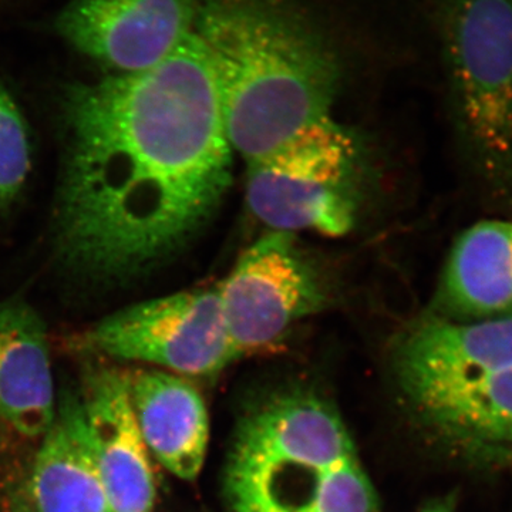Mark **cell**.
Here are the masks:
<instances>
[{
	"label": "cell",
	"mask_w": 512,
	"mask_h": 512,
	"mask_svg": "<svg viewBox=\"0 0 512 512\" xmlns=\"http://www.w3.org/2000/svg\"><path fill=\"white\" fill-rule=\"evenodd\" d=\"M57 249L96 281L167 258L210 220L232 181V150L207 50L192 32L141 72L72 86Z\"/></svg>",
	"instance_id": "obj_1"
},
{
	"label": "cell",
	"mask_w": 512,
	"mask_h": 512,
	"mask_svg": "<svg viewBox=\"0 0 512 512\" xmlns=\"http://www.w3.org/2000/svg\"><path fill=\"white\" fill-rule=\"evenodd\" d=\"M232 150L251 164L328 119L340 63L299 0H197Z\"/></svg>",
	"instance_id": "obj_2"
},
{
	"label": "cell",
	"mask_w": 512,
	"mask_h": 512,
	"mask_svg": "<svg viewBox=\"0 0 512 512\" xmlns=\"http://www.w3.org/2000/svg\"><path fill=\"white\" fill-rule=\"evenodd\" d=\"M231 512H377L372 481L338 410L278 394L239 423L225 467Z\"/></svg>",
	"instance_id": "obj_3"
},
{
	"label": "cell",
	"mask_w": 512,
	"mask_h": 512,
	"mask_svg": "<svg viewBox=\"0 0 512 512\" xmlns=\"http://www.w3.org/2000/svg\"><path fill=\"white\" fill-rule=\"evenodd\" d=\"M461 137L490 204L512 212V0H440Z\"/></svg>",
	"instance_id": "obj_4"
},
{
	"label": "cell",
	"mask_w": 512,
	"mask_h": 512,
	"mask_svg": "<svg viewBox=\"0 0 512 512\" xmlns=\"http://www.w3.org/2000/svg\"><path fill=\"white\" fill-rule=\"evenodd\" d=\"M355 140L332 117L247 164L249 210L272 231L348 234L357 201Z\"/></svg>",
	"instance_id": "obj_5"
},
{
	"label": "cell",
	"mask_w": 512,
	"mask_h": 512,
	"mask_svg": "<svg viewBox=\"0 0 512 512\" xmlns=\"http://www.w3.org/2000/svg\"><path fill=\"white\" fill-rule=\"evenodd\" d=\"M110 359L185 377L218 375L237 362L217 285L136 303L101 319L79 340Z\"/></svg>",
	"instance_id": "obj_6"
},
{
	"label": "cell",
	"mask_w": 512,
	"mask_h": 512,
	"mask_svg": "<svg viewBox=\"0 0 512 512\" xmlns=\"http://www.w3.org/2000/svg\"><path fill=\"white\" fill-rule=\"evenodd\" d=\"M217 289L238 359L274 349L296 323L328 303L319 272L295 234L284 231L256 239Z\"/></svg>",
	"instance_id": "obj_7"
},
{
	"label": "cell",
	"mask_w": 512,
	"mask_h": 512,
	"mask_svg": "<svg viewBox=\"0 0 512 512\" xmlns=\"http://www.w3.org/2000/svg\"><path fill=\"white\" fill-rule=\"evenodd\" d=\"M197 0H70L56 19L67 45L116 74L156 66L194 32Z\"/></svg>",
	"instance_id": "obj_8"
},
{
	"label": "cell",
	"mask_w": 512,
	"mask_h": 512,
	"mask_svg": "<svg viewBox=\"0 0 512 512\" xmlns=\"http://www.w3.org/2000/svg\"><path fill=\"white\" fill-rule=\"evenodd\" d=\"M404 399L470 386L512 370V315L454 322L431 315L407 330L394 352Z\"/></svg>",
	"instance_id": "obj_9"
},
{
	"label": "cell",
	"mask_w": 512,
	"mask_h": 512,
	"mask_svg": "<svg viewBox=\"0 0 512 512\" xmlns=\"http://www.w3.org/2000/svg\"><path fill=\"white\" fill-rule=\"evenodd\" d=\"M80 399L113 512H153L156 480L131 409L126 370H87Z\"/></svg>",
	"instance_id": "obj_10"
},
{
	"label": "cell",
	"mask_w": 512,
	"mask_h": 512,
	"mask_svg": "<svg viewBox=\"0 0 512 512\" xmlns=\"http://www.w3.org/2000/svg\"><path fill=\"white\" fill-rule=\"evenodd\" d=\"M406 402L421 427L454 456L488 470L512 468V370Z\"/></svg>",
	"instance_id": "obj_11"
},
{
	"label": "cell",
	"mask_w": 512,
	"mask_h": 512,
	"mask_svg": "<svg viewBox=\"0 0 512 512\" xmlns=\"http://www.w3.org/2000/svg\"><path fill=\"white\" fill-rule=\"evenodd\" d=\"M128 396L150 456L181 480L200 476L210 419L200 392L185 377L160 369L126 370Z\"/></svg>",
	"instance_id": "obj_12"
},
{
	"label": "cell",
	"mask_w": 512,
	"mask_h": 512,
	"mask_svg": "<svg viewBox=\"0 0 512 512\" xmlns=\"http://www.w3.org/2000/svg\"><path fill=\"white\" fill-rule=\"evenodd\" d=\"M35 512H113L80 394L64 389L28 484Z\"/></svg>",
	"instance_id": "obj_13"
},
{
	"label": "cell",
	"mask_w": 512,
	"mask_h": 512,
	"mask_svg": "<svg viewBox=\"0 0 512 512\" xmlns=\"http://www.w3.org/2000/svg\"><path fill=\"white\" fill-rule=\"evenodd\" d=\"M56 403L45 323L23 299H0V423L42 439Z\"/></svg>",
	"instance_id": "obj_14"
},
{
	"label": "cell",
	"mask_w": 512,
	"mask_h": 512,
	"mask_svg": "<svg viewBox=\"0 0 512 512\" xmlns=\"http://www.w3.org/2000/svg\"><path fill=\"white\" fill-rule=\"evenodd\" d=\"M433 315L454 322L512 315V218L478 221L458 235Z\"/></svg>",
	"instance_id": "obj_15"
},
{
	"label": "cell",
	"mask_w": 512,
	"mask_h": 512,
	"mask_svg": "<svg viewBox=\"0 0 512 512\" xmlns=\"http://www.w3.org/2000/svg\"><path fill=\"white\" fill-rule=\"evenodd\" d=\"M30 151L25 119L15 99L0 84V212L8 210L28 181Z\"/></svg>",
	"instance_id": "obj_16"
},
{
	"label": "cell",
	"mask_w": 512,
	"mask_h": 512,
	"mask_svg": "<svg viewBox=\"0 0 512 512\" xmlns=\"http://www.w3.org/2000/svg\"><path fill=\"white\" fill-rule=\"evenodd\" d=\"M2 512H35L30 505L28 493L25 491H15L6 501Z\"/></svg>",
	"instance_id": "obj_17"
},
{
	"label": "cell",
	"mask_w": 512,
	"mask_h": 512,
	"mask_svg": "<svg viewBox=\"0 0 512 512\" xmlns=\"http://www.w3.org/2000/svg\"><path fill=\"white\" fill-rule=\"evenodd\" d=\"M423 512H453V510L446 504H434Z\"/></svg>",
	"instance_id": "obj_18"
},
{
	"label": "cell",
	"mask_w": 512,
	"mask_h": 512,
	"mask_svg": "<svg viewBox=\"0 0 512 512\" xmlns=\"http://www.w3.org/2000/svg\"><path fill=\"white\" fill-rule=\"evenodd\" d=\"M0 512H2V508H0Z\"/></svg>",
	"instance_id": "obj_19"
}]
</instances>
